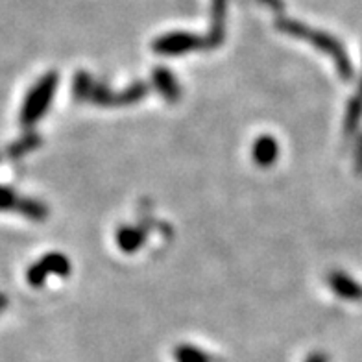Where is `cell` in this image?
<instances>
[{"label":"cell","instance_id":"1","mask_svg":"<svg viewBox=\"0 0 362 362\" xmlns=\"http://www.w3.org/2000/svg\"><path fill=\"white\" fill-rule=\"evenodd\" d=\"M74 93H76L78 98H87V100H93L96 104H132L135 100H141L146 95V86L137 83L126 93L111 95V93H105L104 87L93 83V80L87 74H78L76 81H74Z\"/></svg>","mask_w":362,"mask_h":362},{"label":"cell","instance_id":"2","mask_svg":"<svg viewBox=\"0 0 362 362\" xmlns=\"http://www.w3.org/2000/svg\"><path fill=\"white\" fill-rule=\"evenodd\" d=\"M57 86V76L54 72L43 76L37 81V86L30 90L26 100L23 104V113H21V122L24 126L35 124L41 117L45 115L47 107L50 105L54 98V93H56Z\"/></svg>","mask_w":362,"mask_h":362},{"label":"cell","instance_id":"3","mask_svg":"<svg viewBox=\"0 0 362 362\" xmlns=\"http://www.w3.org/2000/svg\"><path fill=\"white\" fill-rule=\"evenodd\" d=\"M277 28L283 30V32H286V34L296 35V37L307 39V41H310V43L316 45L318 48H322L324 52L331 54V56L334 57L337 67L340 69V72H342V74H349L348 59H346V56H344V50H340L339 43H337L334 39H331L329 35H325V34H320V32H313V30H309L307 26H303V24L294 23V21H288V19L277 21Z\"/></svg>","mask_w":362,"mask_h":362},{"label":"cell","instance_id":"4","mask_svg":"<svg viewBox=\"0 0 362 362\" xmlns=\"http://www.w3.org/2000/svg\"><path fill=\"white\" fill-rule=\"evenodd\" d=\"M69 270H71V264H69L67 257L65 255H59V253H50V255H45L43 259L35 264L28 268V283L34 286L43 285V281L47 279V276L50 274H57V276H67Z\"/></svg>","mask_w":362,"mask_h":362},{"label":"cell","instance_id":"5","mask_svg":"<svg viewBox=\"0 0 362 362\" xmlns=\"http://www.w3.org/2000/svg\"><path fill=\"white\" fill-rule=\"evenodd\" d=\"M202 45H204V41L196 37V35L172 34L158 39L153 43V48H156V52L163 54V56H177V54L191 52V50L202 47Z\"/></svg>","mask_w":362,"mask_h":362},{"label":"cell","instance_id":"6","mask_svg":"<svg viewBox=\"0 0 362 362\" xmlns=\"http://www.w3.org/2000/svg\"><path fill=\"white\" fill-rule=\"evenodd\" d=\"M277 153H279V148L277 143L274 141V137H268V135H262L257 143L253 144V159L261 165V167H268L277 159Z\"/></svg>","mask_w":362,"mask_h":362},{"label":"cell","instance_id":"7","mask_svg":"<svg viewBox=\"0 0 362 362\" xmlns=\"http://www.w3.org/2000/svg\"><path fill=\"white\" fill-rule=\"evenodd\" d=\"M153 80H156V86L161 90V95L167 98V100H177V95H180V87H177L176 80L168 71H156L153 74Z\"/></svg>","mask_w":362,"mask_h":362},{"label":"cell","instance_id":"8","mask_svg":"<svg viewBox=\"0 0 362 362\" xmlns=\"http://www.w3.org/2000/svg\"><path fill=\"white\" fill-rule=\"evenodd\" d=\"M143 237L144 233L141 231V229L124 228V229H120L119 235H117V243H119V246L124 250V252H134V250H137L139 246H141Z\"/></svg>","mask_w":362,"mask_h":362},{"label":"cell","instance_id":"9","mask_svg":"<svg viewBox=\"0 0 362 362\" xmlns=\"http://www.w3.org/2000/svg\"><path fill=\"white\" fill-rule=\"evenodd\" d=\"M17 211L21 215L28 216L32 220H43L47 216V209L41 202L28 200V198H21L19 205H17Z\"/></svg>","mask_w":362,"mask_h":362},{"label":"cell","instance_id":"10","mask_svg":"<svg viewBox=\"0 0 362 362\" xmlns=\"http://www.w3.org/2000/svg\"><path fill=\"white\" fill-rule=\"evenodd\" d=\"M331 283H333V288L339 294L342 296H348V298H357V296H361V288H357V286L353 285L351 281H349L348 277L344 276H333L331 277Z\"/></svg>","mask_w":362,"mask_h":362},{"label":"cell","instance_id":"11","mask_svg":"<svg viewBox=\"0 0 362 362\" xmlns=\"http://www.w3.org/2000/svg\"><path fill=\"white\" fill-rule=\"evenodd\" d=\"M177 362H211V358L202 353L200 349L189 348V346H181L176 349Z\"/></svg>","mask_w":362,"mask_h":362},{"label":"cell","instance_id":"12","mask_svg":"<svg viewBox=\"0 0 362 362\" xmlns=\"http://www.w3.org/2000/svg\"><path fill=\"white\" fill-rule=\"evenodd\" d=\"M21 198H17L11 189L8 187H0V211L6 209H17V205H19Z\"/></svg>","mask_w":362,"mask_h":362},{"label":"cell","instance_id":"13","mask_svg":"<svg viewBox=\"0 0 362 362\" xmlns=\"http://www.w3.org/2000/svg\"><path fill=\"white\" fill-rule=\"evenodd\" d=\"M37 143H39V139L35 137V135H34V137L23 139V141H19V143L11 146V150H10L11 156H13V158H17V156H23L26 150H32V148L37 146Z\"/></svg>","mask_w":362,"mask_h":362},{"label":"cell","instance_id":"14","mask_svg":"<svg viewBox=\"0 0 362 362\" xmlns=\"http://www.w3.org/2000/svg\"><path fill=\"white\" fill-rule=\"evenodd\" d=\"M261 2H264L268 8H274V10H281V2H279V0H261Z\"/></svg>","mask_w":362,"mask_h":362},{"label":"cell","instance_id":"15","mask_svg":"<svg viewBox=\"0 0 362 362\" xmlns=\"http://www.w3.org/2000/svg\"><path fill=\"white\" fill-rule=\"evenodd\" d=\"M307 362H325V357L324 355H310Z\"/></svg>","mask_w":362,"mask_h":362},{"label":"cell","instance_id":"16","mask_svg":"<svg viewBox=\"0 0 362 362\" xmlns=\"http://www.w3.org/2000/svg\"><path fill=\"white\" fill-rule=\"evenodd\" d=\"M6 303H8V300H6V296H2V294H0V310L4 309V307H6Z\"/></svg>","mask_w":362,"mask_h":362}]
</instances>
